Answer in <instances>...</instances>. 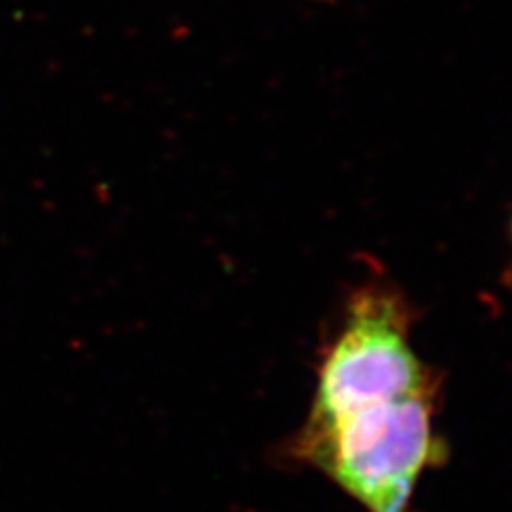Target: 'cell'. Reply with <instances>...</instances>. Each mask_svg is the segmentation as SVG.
I'll use <instances>...</instances> for the list:
<instances>
[{
    "label": "cell",
    "instance_id": "1",
    "mask_svg": "<svg viewBox=\"0 0 512 512\" xmlns=\"http://www.w3.org/2000/svg\"><path fill=\"white\" fill-rule=\"evenodd\" d=\"M436 393L365 408L318 429L301 427L293 453L367 512H408L419 478L444 453L434 429Z\"/></svg>",
    "mask_w": 512,
    "mask_h": 512
},
{
    "label": "cell",
    "instance_id": "2",
    "mask_svg": "<svg viewBox=\"0 0 512 512\" xmlns=\"http://www.w3.org/2000/svg\"><path fill=\"white\" fill-rule=\"evenodd\" d=\"M408 299L382 282L348 299L318 363L314 402L303 429L331 425L359 410L438 391V378L412 348Z\"/></svg>",
    "mask_w": 512,
    "mask_h": 512
},
{
    "label": "cell",
    "instance_id": "3",
    "mask_svg": "<svg viewBox=\"0 0 512 512\" xmlns=\"http://www.w3.org/2000/svg\"><path fill=\"white\" fill-rule=\"evenodd\" d=\"M510 239H512V233H510ZM510 274H512V269H510Z\"/></svg>",
    "mask_w": 512,
    "mask_h": 512
}]
</instances>
